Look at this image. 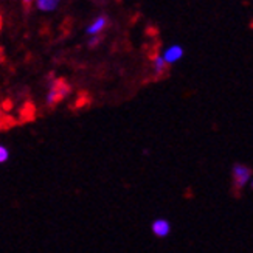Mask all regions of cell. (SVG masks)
<instances>
[{
	"instance_id": "277c9868",
	"label": "cell",
	"mask_w": 253,
	"mask_h": 253,
	"mask_svg": "<svg viewBox=\"0 0 253 253\" xmlns=\"http://www.w3.org/2000/svg\"><path fill=\"white\" fill-rule=\"evenodd\" d=\"M109 25V19L106 16H98L96 19H93L90 22V25L87 27V35L89 36H100L101 33L107 28Z\"/></svg>"
},
{
	"instance_id": "9c48e42d",
	"label": "cell",
	"mask_w": 253,
	"mask_h": 253,
	"mask_svg": "<svg viewBox=\"0 0 253 253\" xmlns=\"http://www.w3.org/2000/svg\"><path fill=\"white\" fill-rule=\"evenodd\" d=\"M8 157H9L8 149H6L5 146L0 145V163H5V162L8 160Z\"/></svg>"
},
{
	"instance_id": "7a4b0ae2",
	"label": "cell",
	"mask_w": 253,
	"mask_h": 253,
	"mask_svg": "<svg viewBox=\"0 0 253 253\" xmlns=\"http://www.w3.org/2000/svg\"><path fill=\"white\" fill-rule=\"evenodd\" d=\"M252 177V169L244 165H235L233 168V180H235V191H241L247 185Z\"/></svg>"
},
{
	"instance_id": "7c38bea8",
	"label": "cell",
	"mask_w": 253,
	"mask_h": 253,
	"mask_svg": "<svg viewBox=\"0 0 253 253\" xmlns=\"http://www.w3.org/2000/svg\"><path fill=\"white\" fill-rule=\"evenodd\" d=\"M3 107H5V109H6V111H8V109L11 107V103H9V101H5V106H3Z\"/></svg>"
},
{
	"instance_id": "8992f818",
	"label": "cell",
	"mask_w": 253,
	"mask_h": 253,
	"mask_svg": "<svg viewBox=\"0 0 253 253\" xmlns=\"http://www.w3.org/2000/svg\"><path fill=\"white\" fill-rule=\"evenodd\" d=\"M35 2H36V8L42 11V13H51V11L58 9L62 0H35Z\"/></svg>"
},
{
	"instance_id": "8fae6325",
	"label": "cell",
	"mask_w": 253,
	"mask_h": 253,
	"mask_svg": "<svg viewBox=\"0 0 253 253\" xmlns=\"http://www.w3.org/2000/svg\"><path fill=\"white\" fill-rule=\"evenodd\" d=\"M33 2H35V0H22V3H24V6H27V8H28Z\"/></svg>"
},
{
	"instance_id": "4fadbf2b",
	"label": "cell",
	"mask_w": 253,
	"mask_h": 253,
	"mask_svg": "<svg viewBox=\"0 0 253 253\" xmlns=\"http://www.w3.org/2000/svg\"><path fill=\"white\" fill-rule=\"evenodd\" d=\"M0 30H2V16H0Z\"/></svg>"
},
{
	"instance_id": "ba28073f",
	"label": "cell",
	"mask_w": 253,
	"mask_h": 253,
	"mask_svg": "<svg viewBox=\"0 0 253 253\" xmlns=\"http://www.w3.org/2000/svg\"><path fill=\"white\" fill-rule=\"evenodd\" d=\"M20 117L24 122H30V120L35 118V107H33V104H25V107L22 109V112H20Z\"/></svg>"
},
{
	"instance_id": "6da1fadb",
	"label": "cell",
	"mask_w": 253,
	"mask_h": 253,
	"mask_svg": "<svg viewBox=\"0 0 253 253\" xmlns=\"http://www.w3.org/2000/svg\"><path fill=\"white\" fill-rule=\"evenodd\" d=\"M72 90L70 84L65 81V80H54L50 85V92L47 95V104L48 106H54L58 104L59 101H62L65 96H67Z\"/></svg>"
},
{
	"instance_id": "52a82bcc",
	"label": "cell",
	"mask_w": 253,
	"mask_h": 253,
	"mask_svg": "<svg viewBox=\"0 0 253 253\" xmlns=\"http://www.w3.org/2000/svg\"><path fill=\"white\" fill-rule=\"evenodd\" d=\"M152 67H154L156 75L160 76V75H163L165 72H167L168 65H167V62L163 61L162 54H154V56H152Z\"/></svg>"
},
{
	"instance_id": "5b68a950",
	"label": "cell",
	"mask_w": 253,
	"mask_h": 253,
	"mask_svg": "<svg viewBox=\"0 0 253 253\" xmlns=\"http://www.w3.org/2000/svg\"><path fill=\"white\" fill-rule=\"evenodd\" d=\"M152 232L159 238H165L171 232V224L167 221V219H157V221L152 222Z\"/></svg>"
},
{
	"instance_id": "30bf717a",
	"label": "cell",
	"mask_w": 253,
	"mask_h": 253,
	"mask_svg": "<svg viewBox=\"0 0 253 253\" xmlns=\"http://www.w3.org/2000/svg\"><path fill=\"white\" fill-rule=\"evenodd\" d=\"M100 41H101L100 36H92V38L89 39V47H96L98 43H100Z\"/></svg>"
},
{
	"instance_id": "3957f363",
	"label": "cell",
	"mask_w": 253,
	"mask_h": 253,
	"mask_svg": "<svg viewBox=\"0 0 253 253\" xmlns=\"http://www.w3.org/2000/svg\"><path fill=\"white\" fill-rule=\"evenodd\" d=\"M163 61L167 62V65L179 62L183 58V48L179 43H174V45H169L168 48H165V51L162 53Z\"/></svg>"
}]
</instances>
